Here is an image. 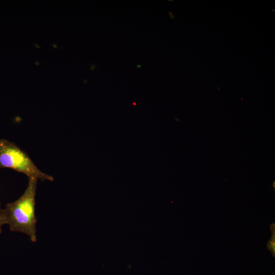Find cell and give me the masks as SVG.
<instances>
[{
    "mask_svg": "<svg viewBox=\"0 0 275 275\" xmlns=\"http://www.w3.org/2000/svg\"><path fill=\"white\" fill-rule=\"evenodd\" d=\"M28 179L27 187L22 195L14 202L8 203L4 211L10 230L25 234L31 241L35 242L37 240L35 196L38 179Z\"/></svg>",
    "mask_w": 275,
    "mask_h": 275,
    "instance_id": "6da1fadb",
    "label": "cell"
},
{
    "mask_svg": "<svg viewBox=\"0 0 275 275\" xmlns=\"http://www.w3.org/2000/svg\"><path fill=\"white\" fill-rule=\"evenodd\" d=\"M8 168L41 180L52 181V176L42 172L28 154L16 144L7 140H0V169Z\"/></svg>",
    "mask_w": 275,
    "mask_h": 275,
    "instance_id": "7a4b0ae2",
    "label": "cell"
},
{
    "mask_svg": "<svg viewBox=\"0 0 275 275\" xmlns=\"http://www.w3.org/2000/svg\"><path fill=\"white\" fill-rule=\"evenodd\" d=\"M5 224H6L5 213L4 208L1 207V204L0 202V234L2 232V226Z\"/></svg>",
    "mask_w": 275,
    "mask_h": 275,
    "instance_id": "3957f363",
    "label": "cell"
},
{
    "mask_svg": "<svg viewBox=\"0 0 275 275\" xmlns=\"http://www.w3.org/2000/svg\"><path fill=\"white\" fill-rule=\"evenodd\" d=\"M273 232V234L272 235V237L271 240L268 242V249L272 253H273V256L275 252V242H274V232Z\"/></svg>",
    "mask_w": 275,
    "mask_h": 275,
    "instance_id": "277c9868",
    "label": "cell"
},
{
    "mask_svg": "<svg viewBox=\"0 0 275 275\" xmlns=\"http://www.w3.org/2000/svg\"><path fill=\"white\" fill-rule=\"evenodd\" d=\"M137 67H139L138 68H140V67H141V65H138Z\"/></svg>",
    "mask_w": 275,
    "mask_h": 275,
    "instance_id": "5b68a950",
    "label": "cell"
}]
</instances>
